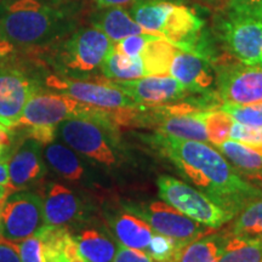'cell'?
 <instances>
[{
  "label": "cell",
  "mask_w": 262,
  "mask_h": 262,
  "mask_svg": "<svg viewBox=\"0 0 262 262\" xmlns=\"http://www.w3.org/2000/svg\"><path fill=\"white\" fill-rule=\"evenodd\" d=\"M94 107L64 94H35L29 98L14 129L56 127L71 118L89 117Z\"/></svg>",
  "instance_id": "11"
},
{
  "label": "cell",
  "mask_w": 262,
  "mask_h": 262,
  "mask_svg": "<svg viewBox=\"0 0 262 262\" xmlns=\"http://www.w3.org/2000/svg\"><path fill=\"white\" fill-rule=\"evenodd\" d=\"M0 262H22L18 244L0 237Z\"/></svg>",
  "instance_id": "35"
},
{
  "label": "cell",
  "mask_w": 262,
  "mask_h": 262,
  "mask_svg": "<svg viewBox=\"0 0 262 262\" xmlns=\"http://www.w3.org/2000/svg\"><path fill=\"white\" fill-rule=\"evenodd\" d=\"M227 8L262 15V0H226Z\"/></svg>",
  "instance_id": "37"
},
{
  "label": "cell",
  "mask_w": 262,
  "mask_h": 262,
  "mask_svg": "<svg viewBox=\"0 0 262 262\" xmlns=\"http://www.w3.org/2000/svg\"><path fill=\"white\" fill-rule=\"evenodd\" d=\"M215 22L216 34L232 56L262 66V15L227 8Z\"/></svg>",
  "instance_id": "6"
},
{
  "label": "cell",
  "mask_w": 262,
  "mask_h": 262,
  "mask_svg": "<svg viewBox=\"0 0 262 262\" xmlns=\"http://www.w3.org/2000/svg\"><path fill=\"white\" fill-rule=\"evenodd\" d=\"M157 185L163 202L206 227L217 229L235 217L199 189L171 176H160Z\"/></svg>",
  "instance_id": "7"
},
{
  "label": "cell",
  "mask_w": 262,
  "mask_h": 262,
  "mask_svg": "<svg viewBox=\"0 0 262 262\" xmlns=\"http://www.w3.org/2000/svg\"><path fill=\"white\" fill-rule=\"evenodd\" d=\"M15 47L10 42L0 28V63H4L15 52Z\"/></svg>",
  "instance_id": "38"
},
{
  "label": "cell",
  "mask_w": 262,
  "mask_h": 262,
  "mask_svg": "<svg viewBox=\"0 0 262 262\" xmlns=\"http://www.w3.org/2000/svg\"><path fill=\"white\" fill-rule=\"evenodd\" d=\"M0 28L15 48L40 49L71 34L74 22L63 10L40 0H11L0 11Z\"/></svg>",
  "instance_id": "2"
},
{
  "label": "cell",
  "mask_w": 262,
  "mask_h": 262,
  "mask_svg": "<svg viewBox=\"0 0 262 262\" xmlns=\"http://www.w3.org/2000/svg\"><path fill=\"white\" fill-rule=\"evenodd\" d=\"M229 139L244 145L262 148V127L248 126L233 120L229 131Z\"/></svg>",
  "instance_id": "32"
},
{
  "label": "cell",
  "mask_w": 262,
  "mask_h": 262,
  "mask_svg": "<svg viewBox=\"0 0 262 262\" xmlns=\"http://www.w3.org/2000/svg\"><path fill=\"white\" fill-rule=\"evenodd\" d=\"M219 262H262V242L248 241L226 231Z\"/></svg>",
  "instance_id": "25"
},
{
  "label": "cell",
  "mask_w": 262,
  "mask_h": 262,
  "mask_svg": "<svg viewBox=\"0 0 262 262\" xmlns=\"http://www.w3.org/2000/svg\"><path fill=\"white\" fill-rule=\"evenodd\" d=\"M100 8H113V6H123L131 5L133 3H135L136 0H94Z\"/></svg>",
  "instance_id": "39"
},
{
  "label": "cell",
  "mask_w": 262,
  "mask_h": 262,
  "mask_svg": "<svg viewBox=\"0 0 262 262\" xmlns=\"http://www.w3.org/2000/svg\"><path fill=\"white\" fill-rule=\"evenodd\" d=\"M0 183L2 185L12 186L11 180H10L8 160H0Z\"/></svg>",
  "instance_id": "40"
},
{
  "label": "cell",
  "mask_w": 262,
  "mask_h": 262,
  "mask_svg": "<svg viewBox=\"0 0 262 262\" xmlns=\"http://www.w3.org/2000/svg\"><path fill=\"white\" fill-rule=\"evenodd\" d=\"M112 118L113 111L95 110L89 117L71 118L58 124L60 135L77 152L102 165L113 166L118 157L111 136L116 130Z\"/></svg>",
  "instance_id": "4"
},
{
  "label": "cell",
  "mask_w": 262,
  "mask_h": 262,
  "mask_svg": "<svg viewBox=\"0 0 262 262\" xmlns=\"http://www.w3.org/2000/svg\"><path fill=\"white\" fill-rule=\"evenodd\" d=\"M153 143L178 171L221 208L237 216L262 189L245 181L220 150L202 141L180 140L157 133Z\"/></svg>",
  "instance_id": "1"
},
{
  "label": "cell",
  "mask_w": 262,
  "mask_h": 262,
  "mask_svg": "<svg viewBox=\"0 0 262 262\" xmlns=\"http://www.w3.org/2000/svg\"><path fill=\"white\" fill-rule=\"evenodd\" d=\"M216 148L245 181L262 189V148L226 140Z\"/></svg>",
  "instance_id": "18"
},
{
  "label": "cell",
  "mask_w": 262,
  "mask_h": 262,
  "mask_svg": "<svg viewBox=\"0 0 262 262\" xmlns=\"http://www.w3.org/2000/svg\"><path fill=\"white\" fill-rule=\"evenodd\" d=\"M44 225V201L37 193L16 191L2 203L3 238L17 243Z\"/></svg>",
  "instance_id": "10"
},
{
  "label": "cell",
  "mask_w": 262,
  "mask_h": 262,
  "mask_svg": "<svg viewBox=\"0 0 262 262\" xmlns=\"http://www.w3.org/2000/svg\"><path fill=\"white\" fill-rule=\"evenodd\" d=\"M216 91L224 103H262V66L243 62L216 63Z\"/></svg>",
  "instance_id": "9"
},
{
  "label": "cell",
  "mask_w": 262,
  "mask_h": 262,
  "mask_svg": "<svg viewBox=\"0 0 262 262\" xmlns=\"http://www.w3.org/2000/svg\"><path fill=\"white\" fill-rule=\"evenodd\" d=\"M129 12L147 33L163 37L181 50L194 51L205 26L182 0H136Z\"/></svg>",
  "instance_id": "3"
},
{
  "label": "cell",
  "mask_w": 262,
  "mask_h": 262,
  "mask_svg": "<svg viewBox=\"0 0 262 262\" xmlns=\"http://www.w3.org/2000/svg\"><path fill=\"white\" fill-rule=\"evenodd\" d=\"M37 93V84L24 71L0 63V124L14 129L29 98Z\"/></svg>",
  "instance_id": "13"
},
{
  "label": "cell",
  "mask_w": 262,
  "mask_h": 262,
  "mask_svg": "<svg viewBox=\"0 0 262 262\" xmlns=\"http://www.w3.org/2000/svg\"><path fill=\"white\" fill-rule=\"evenodd\" d=\"M40 146L38 141L27 137L9 158L10 180L16 189L27 187L44 178L47 169L41 158Z\"/></svg>",
  "instance_id": "16"
},
{
  "label": "cell",
  "mask_w": 262,
  "mask_h": 262,
  "mask_svg": "<svg viewBox=\"0 0 262 262\" xmlns=\"http://www.w3.org/2000/svg\"><path fill=\"white\" fill-rule=\"evenodd\" d=\"M225 232L209 234L183 245L173 262H219Z\"/></svg>",
  "instance_id": "22"
},
{
  "label": "cell",
  "mask_w": 262,
  "mask_h": 262,
  "mask_svg": "<svg viewBox=\"0 0 262 262\" xmlns=\"http://www.w3.org/2000/svg\"><path fill=\"white\" fill-rule=\"evenodd\" d=\"M18 250L22 262H42L41 242L37 233L21 241Z\"/></svg>",
  "instance_id": "33"
},
{
  "label": "cell",
  "mask_w": 262,
  "mask_h": 262,
  "mask_svg": "<svg viewBox=\"0 0 262 262\" xmlns=\"http://www.w3.org/2000/svg\"><path fill=\"white\" fill-rule=\"evenodd\" d=\"M80 254L89 262H113L116 256V244L110 238L96 231L84 229L74 235Z\"/></svg>",
  "instance_id": "23"
},
{
  "label": "cell",
  "mask_w": 262,
  "mask_h": 262,
  "mask_svg": "<svg viewBox=\"0 0 262 262\" xmlns=\"http://www.w3.org/2000/svg\"><path fill=\"white\" fill-rule=\"evenodd\" d=\"M169 74L188 94L209 96L217 93L214 63L201 54L179 49L172 58Z\"/></svg>",
  "instance_id": "15"
},
{
  "label": "cell",
  "mask_w": 262,
  "mask_h": 262,
  "mask_svg": "<svg viewBox=\"0 0 262 262\" xmlns=\"http://www.w3.org/2000/svg\"><path fill=\"white\" fill-rule=\"evenodd\" d=\"M178 50L179 48H176L166 39L155 35L140 55L146 71V77L169 74L172 58Z\"/></svg>",
  "instance_id": "21"
},
{
  "label": "cell",
  "mask_w": 262,
  "mask_h": 262,
  "mask_svg": "<svg viewBox=\"0 0 262 262\" xmlns=\"http://www.w3.org/2000/svg\"><path fill=\"white\" fill-rule=\"evenodd\" d=\"M44 222L47 226L66 227L81 215V204L71 189L60 183H49L45 191Z\"/></svg>",
  "instance_id": "17"
},
{
  "label": "cell",
  "mask_w": 262,
  "mask_h": 262,
  "mask_svg": "<svg viewBox=\"0 0 262 262\" xmlns=\"http://www.w3.org/2000/svg\"><path fill=\"white\" fill-rule=\"evenodd\" d=\"M100 70L111 80H134L146 77L145 67L140 57H127L114 48L102 62Z\"/></svg>",
  "instance_id": "24"
},
{
  "label": "cell",
  "mask_w": 262,
  "mask_h": 262,
  "mask_svg": "<svg viewBox=\"0 0 262 262\" xmlns=\"http://www.w3.org/2000/svg\"><path fill=\"white\" fill-rule=\"evenodd\" d=\"M48 163L55 171L68 181H79L84 176V168L77 156L67 147L54 143L45 150Z\"/></svg>",
  "instance_id": "27"
},
{
  "label": "cell",
  "mask_w": 262,
  "mask_h": 262,
  "mask_svg": "<svg viewBox=\"0 0 262 262\" xmlns=\"http://www.w3.org/2000/svg\"><path fill=\"white\" fill-rule=\"evenodd\" d=\"M203 118L209 142L216 147L229 139V131L234 119L222 108L204 111Z\"/></svg>",
  "instance_id": "29"
},
{
  "label": "cell",
  "mask_w": 262,
  "mask_h": 262,
  "mask_svg": "<svg viewBox=\"0 0 262 262\" xmlns=\"http://www.w3.org/2000/svg\"><path fill=\"white\" fill-rule=\"evenodd\" d=\"M235 122L253 127H262V103L231 104L224 103L220 107Z\"/></svg>",
  "instance_id": "31"
},
{
  "label": "cell",
  "mask_w": 262,
  "mask_h": 262,
  "mask_svg": "<svg viewBox=\"0 0 262 262\" xmlns=\"http://www.w3.org/2000/svg\"><path fill=\"white\" fill-rule=\"evenodd\" d=\"M16 191H17V189H16L14 186L2 185V183H0V204H2L10 194H12V193Z\"/></svg>",
  "instance_id": "41"
},
{
  "label": "cell",
  "mask_w": 262,
  "mask_h": 262,
  "mask_svg": "<svg viewBox=\"0 0 262 262\" xmlns=\"http://www.w3.org/2000/svg\"><path fill=\"white\" fill-rule=\"evenodd\" d=\"M229 233L248 241L262 242V198L250 202L237 215Z\"/></svg>",
  "instance_id": "26"
},
{
  "label": "cell",
  "mask_w": 262,
  "mask_h": 262,
  "mask_svg": "<svg viewBox=\"0 0 262 262\" xmlns=\"http://www.w3.org/2000/svg\"><path fill=\"white\" fill-rule=\"evenodd\" d=\"M110 224L119 244L137 250L145 251L155 234L148 222L126 209L112 216Z\"/></svg>",
  "instance_id": "19"
},
{
  "label": "cell",
  "mask_w": 262,
  "mask_h": 262,
  "mask_svg": "<svg viewBox=\"0 0 262 262\" xmlns=\"http://www.w3.org/2000/svg\"><path fill=\"white\" fill-rule=\"evenodd\" d=\"M54 62L56 67L72 77L86 75L101 68L114 48L108 35L96 27L77 29L67 38L55 42Z\"/></svg>",
  "instance_id": "5"
},
{
  "label": "cell",
  "mask_w": 262,
  "mask_h": 262,
  "mask_svg": "<svg viewBox=\"0 0 262 262\" xmlns=\"http://www.w3.org/2000/svg\"><path fill=\"white\" fill-rule=\"evenodd\" d=\"M0 237H2V204H0Z\"/></svg>",
  "instance_id": "42"
},
{
  "label": "cell",
  "mask_w": 262,
  "mask_h": 262,
  "mask_svg": "<svg viewBox=\"0 0 262 262\" xmlns=\"http://www.w3.org/2000/svg\"><path fill=\"white\" fill-rule=\"evenodd\" d=\"M133 101L145 107L172 104L188 96L185 88L170 74L148 75L134 80H113Z\"/></svg>",
  "instance_id": "14"
},
{
  "label": "cell",
  "mask_w": 262,
  "mask_h": 262,
  "mask_svg": "<svg viewBox=\"0 0 262 262\" xmlns=\"http://www.w3.org/2000/svg\"><path fill=\"white\" fill-rule=\"evenodd\" d=\"M125 209L146 220L157 233L173 238L185 244L211 234L212 231H215L192 220L165 202L133 204L125 206Z\"/></svg>",
  "instance_id": "12"
},
{
  "label": "cell",
  "mask_w": 262,
  "mask_h": 262,
  "mask_svg": "<svg viewBox=\"0 0 262 262\" xmlns=\"http://www.w3.org/2000/svg\"><path fill=\"white\" fill-rule=\"evenodd\" d=\"M37 235L41 242L42 262H66L64 249L71 237L67 228L44 225Z\"/></svg>",
  "instance_id": "28"
},
{
  "label": "cell",
  "mask_w": 262,
  "mask_h": 262,
  "mask_svg": "<svg viewBox=\"0 0 262 262\" xmlns=\"http://www.w3.org/2000/svg\"><path fill=\"white\" fill-rule=\"evenodd\" d=\"M113 262H157L150 257L146 251L137 250V249L127 248L125 245L119 244L117 248L116 256Z\"/></svg>",
  "instance_id": "34"
},
{
  "label": "cell",
  "mask_w": 262,
  "mask_h": 262,
  "mask_svg": "<svg viewBox=\"0 0 262 262\" xmlns=\"http://www.w3.org/2000/svg\"><path fill=\"white\" fill-rule=\"evenodd\" d=\"M91 25L102 31L112 41L118 42L130 35L145 34L147 33L137 24L129 11L120 6L101 8L91 16Z\"/></svg>",
  "instance_id": "20"
},
{
  "label": "cell",
  "mask_w": 262,
  "mask_h": 262,
  "mask_svg": "<svg viewBox=\"0 0 262 262\" xmlns=\"http://www.w3.org/2000/svg\"><path fill=\"white\" fill-rule=\"evenodd\" d=\"M14 129L8 127L0 124V160H9L12 155V142H14V136H12Z\"/></svg>",
  "instance_id": "36"
},
{
  "label": "cell",
  "mask_w": 262,
  "mask_h": 262,
  "mask_svg": "<svg viewBox=\"0 0 262 262\" xmlns=\"http://www.w3.org/2000/svg\"><path fill=\"white\" fill-rule=\"evenodd\" d=\"M183 245L186 244L155 232L145 251L157 262H173Z\"/></svg>",
  "instance_id": "30"
},
{
  "label": "cell",
  "mask_w": 262,
  "mask_h": 262,
  "mask_svg": "<svg viewBox=\"0 0 262 262\" xmlns=\"http://www.w3.org/2000/svg\"><path fill=\"white\" fill-rule=\"evenodd\" d=\"M45 84L52 90L68 95L79 102L100 110L117 111L140 106L120 88H118L113 80L107 78L103 80L88 81L51 74L47 77Z\"/></svg>",
  "instance_id": "8"
}]
</instances>
